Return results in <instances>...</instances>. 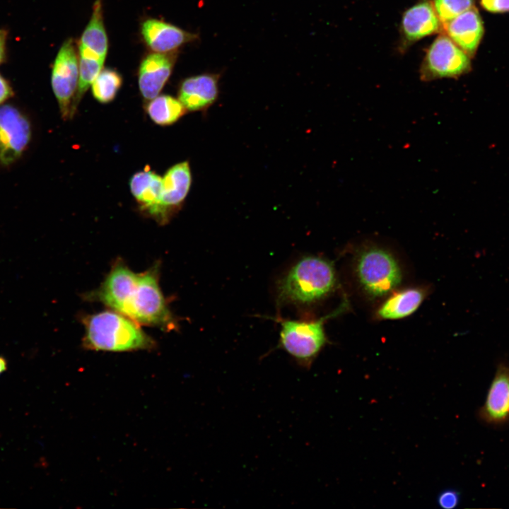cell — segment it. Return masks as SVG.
I'll return each instance as SVG.
<instances>
[{
    "label": "cell",
    "mask_w": 509,
    "mask_h": 509,
    "mask_svg": "<svg viewBox=\"0 0 509 509\" xmlns=\"http://www.w3.org/2000/svg\"><path fill=\"white\" fill-rule=\"evenodd\" d=\"M89 299L105 304L139 324L165 330L175 328L176 322L159 284V266L135 273L117 261Z\"/></svg>",
    "instance_id": "1"
},
{
    "label": "cell",
    "mask_w": 509,
    "mask_h": 509,
    "mask_svg": "<svg viewBox=\"0 0 509 509\" xmlns=\"http://www.w3.org/2000/svg\"><path fill=\"white\" fill-rule=\"evenodd\" d=\"M7 31L0 30V64L4 62L6 56V47L7 40Z\"/></svg>",
    "instance_id": "25"
},
{
    "label": "cell",
    "mask_w": 509,
    "mask_h": 509,
    "mask_svg": "<svg viewBox=\"0 0 509 509\" xmlns=\"http://www.w3.org/2000/svg\"><path fill=\"white\" fill-rule=\"evenodd\" d=\"M146 111L155 124L169 126L182 118L187 110L178 98L169 95H158L148 101Z\"/></svg>",
    "instance_id": "19"
},
{
    "label": "cell",
    "mask_w": 509,
    "mask_h": 509,
    "mask_svg": "<svg viewBox=\"0 0 509 509\" xmlns=\"http://www.w3.org/2000/svg\"><path fill=\"white\" fill-rule=\"evenodd\" d=\"M219 76L201 74L182 80L178 87L179 100L187 111L205 112L218 99Z\"/></svg>",
    "instance_id": "13"
},
{
    "label": "cell",
    "mask_w": 509,
    "mask_h": 509,
    "mask_svg": "<svg viewBox=\"0 0 509 509\" xmlns=\"http://www.w3.org/2000/svg\"><path fill=\"white\" fill-rule=\"evenodd\" d=\"M175 53L153 52L144 57L138 72L140 93L147 102L159 95L169 79L175 62Z\"/></svg>",
    "instance_id": "9"
},
{
    "label": "cell",
    "mask_w": 509,
    "mask_h": 509,
    "mask_svg": "<svg viewBox=\"0 0 509 509\" xmlns=\"http://www.w3.org/2000/svg\"><path fill=\"white\" fill-rule=\"evenodd\" d=\"M83 324L86 349L124 352L156 347L155 341L138 323L113 310L88 315L83 317Z\"/></svg>",
    "instance_id": "2"
},
{
    "label": "cell",
    "mask_w": 509,
    "mask_h": 509,
    "mask_svg": "<svg viewBox=\"0 0 509 509\" xmlns=\"http://www.w3.org/2000/svg\"><path fill=\"white\" fill-rule=\"evenodd\" d=\"M443 33L469 57H473L484 33L478 9L473 6L443 25Z\"/></svg>",
    "instance_id": "14"
},
{
    "label": "cell",
    "mask_w": 509,
    "mask_h": 509,
    "mask_svg": "<svg viewBox=\"0 0 509 509\" xmlns=\"http://www.w3.org/2000/svg\"><path fill=\"white\" fill-rule=\"evenodd\" d=\"M108 40L104 25L101 0H96L91 18L83 30L78 43L79 57L105 62Z\"/></svg>",
    "instance_id": "16"
},
{
    "label": "cell",
    "mask_w": 509,
    "mask_h": 509,
    "mask_svg": "<svg viewBox=\"0 0 509 509\" xmlns=\"http://www.w3.org/2000/svg\"><path fill=\"white\" fill-rule=\"evenodd\" d=\"M432 3L442 26L474 6V0H433Z\"/></svg>",
    "instance_id": "21"
},
{
    "label": "cell",
    "mask_w": 509,
    "mask_h": 509,
    "mask_svg": "<svg viewBox=\"0 0 509 509\" xmlns=\"http://www.w3.org/2000/svg\"><path fill=\"white\" fill-rule=\"evenodd\" d=\"M129 188L141 212L163 225V177L153 170L145 169L131 176Z\"/></svg>",
    "instance_id": "12"
},
{
    "label": "cell",
    "mask_w": 509,
    "mask_h": 509,
    "mask_svg": "<svg viewBox=\"0 0 509 509\" xmlns=\"http://www.w3.org/2000/svg\"><path fill=\"white\" fill-rule=\"evenodd\" d=\"M471 68L470 57L442 33L426 50L420 68V78L423 81L456 78L468 73Z\"/></svg>",
    "instance_id": "6"
},
{
    "label": "cell",
    "mask_w": 509,
    "mask_h": 509,
    "mask_svg": "<svg viewBox=\"0 0 509 509\" xmlns=\"http://www.w3.org/2000/svg\"><path fill=\"white\" fill-rule=\"evenodd\" d=\"M460 493L454 489H446L440 493L437 502L440 507L451 509L457 506L460 503Z\"/></svg>",
    "instance_id": "22"
},
{
    "label": "cell",
    "mask_w": 509,
    "mask_h": 509,
    "mask_svg": "<svg viewBox=\"0 0 509 509\" xmlns=\"http://www.w3.org/2000/svg\"><path fill=\"white\" fill-rule=\"evenodd\" d=\"M481 415L487 421L501 423L509 418V367L501 364L488 389Z\"/></svg>",
    "instance_id": "17"
},
{
    "label": "cell",
    "mask_w": 509,
    "mask_h": 509,
    "mask_svg": "<svg viewBox=\"0 0 509 509\" xmlns=\"http://www.w3.org/2000/svg\"><path fill=\"white\" fill-rule=\"evenodd\" d=\"M7 369V361L6 358L0 356V375L4 373Z\"/></svg>",
    "instance_id": "26"
},
{
    "label": "cell",
    "mask_w": 509,
    "mask_h": 509,
    "mask_svg": "<svg viewBox=\"0 0 509 509\" xmlns=\"http://www.w3.org/2000/svg\"><path fill=\"white\" fill-rule=\"evenodd\" d=\"M424 293L417 288L402 290L391 296L379 308L378 315L385 320H398L411 315L421 304Z\"/></svg>",
    "instance_id": "18"
},
{
    "label": "cell",
    "mask_w": 509,
    "mask_h": 509,
    "mask_svg": "<svg viewBox=\"0 0 509 509\" xmlns=\"http://www.w3.org/2000/svg\"><path fill=\"white\" fill-rule=\"evenodd\" d=\"M122 82V76L116 70L103 69L91 84L92 95L98 102L109 103L115 98Z\"/></svg>",
    "instance_id": "20"
},
{
    "label": "cell",
    "mask_w": 509,
    "mask_h": 509,
    "mask_svg": "<svg viewBox=\"0 0 509 509\" xmlns=\"http://www.w3.org/2000/svg\"><path fill=\"white\" fill-rule=\"evenodd\" d=\"M31 138L27 117L10 105L0 106V163L10 165L26 149Z\"/></svg>",
    "instance_id": "8"
},
{
    "label": "cell",
    "mask_w": 509,
    "mask_h": 509,
    "mask_svg": "<svg viewBox=\"0 0 509 509\" xmlns=\"http://www.w3.org/2000/svg\"><path fill=\"white\" fill-rule=\"evenodd\" d=\"M336 283L332 264L320 257L306 256L293 265L277 283L280 304L310 305L329 294Z\"/></svg>",
    "instance_id": "3"
},
{
    "label": "cell",
    "mask_w": 509,
    "mask_h": 509,
    "mask_svg": "<svg viewBox=\"0 0 509 509\" xmlns=\"http://www.w3.org/2000/svg\"><path fill=\"white\" fill-rule=\"evenodd\" d=\"M141 34L148 47L158 53L173 52L196 38L194 34L156 18H148L141 23Z\"/></svg>",
    "instance_id": "15"
},
{
    "label": "cell",
    "mask_w": 509,
    "mask_h": 509,
    "mask_svg": "<svg viewBox=\"0 0 509 509\" xmlns=\"http://www.w3.org/2000/svg\"><path fill=\"white\" fill-rule=\"evenodd\" d=\"M325 317L300 321L281 319L279 346L303 368H310L327 339L323 327Z\"/></svg>",
    "instance_id": "4"
},
{
    "label": "cell",
    "mask_w": 509,
    "mask_h": 509,
    "mask_svg": "<svg viewBox=\"0 0 509 509\" xmlns=\"http://www.w3.org/2000/svg\"><path fill=\"white\" fill-rule=\"evenodd\" d=\"M12 93L8 82L0 74V104L8 99Z\"/></svg>",
    "instance_id": "24"
},
{
    "label": "cell",
    "mask_w": 509,
    "mask_h": 509,
    "mask_svg": "<svg viewBox=\"0 0 509 509\" xmlns=\"http://www.w3.org/2000/svg\"><path fill=\"white\" fill-rule=\"evenodd\" d=\"M78 59L76 45L72 38H68L57 52L51 76L52 90L64 119L72 118V106L78 88Z\"/></svg>",
    "instance_id": "7"
},
{
    "label": "cell",
    "mask_w": 509,
    "mask_h": 509,
    "mask_svg": "<svg viewBox=\"0 0 509 509\" xmlns=\"http://www.w3.org/2000/svg\"><path fill=\"white\" fill-rule=\"evenodd\" d=\"M356 274L362 288L373 297L388 294L399 286L402 279L399 265L393 255L375 247L365 249L359 254Z\"/></svg>",
    "instance_id": "5"
},
{
    "label": "cell",
    "mask_w": 509,
    "mask_h": 509,
    "mask_svg": "<svg viewBox=\"0 0 509 509\" xmlns=\"http://www.w3.org/2000/svg\"><path fill=\"white\" fill-rule=\"evenodd\" d=\"M480 4L491 13L509 12V0H480Z\"/></svg>",
    "instance_id": "23"
},
{
    "label": "cell",
    "mask_w": 509,
    "mask_h": 509,
    "mask_svg": "<svg viewBox=\"0 0 509 509\" xmlns=\"http://www.w3.org/2000/svg\"><path fill=\"white\" fill-rule=\"evenodd\" d=\"M192 183V175L188 160L171 166L163 177L161 201L163 224L179 211L187 198Z\"/></svg>",
    "instance_id": "11"
},
{
    "label": "cell",
    "mask_w": 509,
    "mask_h": 509,
    "mask_svg": "<svg viewBox=\"0 0 509 509\" xmlns=\"http://www.w3.org/2000/svg\"><path fill=\"white\" fill-rule=\"evenodd\" d=\"M443 33L442 23L432 1L421 0L408 8L402 16L401 33L405 47L435 33Z\"/></svg>",
    "instance_id": "10"
}]
</instances>
